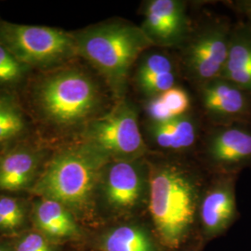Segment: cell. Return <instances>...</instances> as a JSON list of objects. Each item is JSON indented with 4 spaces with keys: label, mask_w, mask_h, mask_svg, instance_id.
<instances>
[{
    "label": "cell",
    "mask_w": 251,
    "mask_h": 251,
    "mask_svg": "<svg viewBox=\"0 0 251 251\" xmlns=\"http://www.w3.org/2000/svg\"><path fill=\"white\" fill-rule=\"evenodd\" d=\"M86 247L93 251H166L142 218L100 226L90 231Z\"/></svg>",
    "instance_id": "obj_10"
},
{
    "label": "cell",
    "mask_w": 251,
    "mask_h": 251,
    "mask_svg": "<svg viewBox=\"0 0 251 251\" xmlns=\"http://www.w3.org/2000/svg\"><path fill=\"white\" fill-rule=\"evenodd\" d=\"M0 43L34 71L63 66L77 56L73 34L45 25L0 20Z\"/></svg>",
    "instance_id": "obj_6"
},
{
    "label": "cell",
    "mask_w": 251,
    "mask_h": 251,
    "mask_svg": "<svg viewBox=\"0 0 251 251\" xmlns=\"http://www.w3.org/2000/svg\"><path fill=\"white\" fill-rule=\"evenodd\" d=\"M144 16L141 29L152 46L176 45L187 32L185 5L181 1H148L144 7Z\"/></svg>",
    "instance_id": "obj_13"
},
{
    "label": "cell",
    "mask_w": 251,
    "mask_h": 251,
    "mask_svg": "<svg viewBox=\"0 0 251 251\" xmlns=\"http://www.w3.org/2000/svg\"><path fill=\"white\" fill-rule=\"evenodd\" d=\"M237 215L233 184L221 179L203 190L198 213V240L209 242L225 233Z\"/></svg>",
    "instance_id": "obj_11"
},
{
    "label": "cell",
    "mask_w": 251,
    "mask_h": 251,
    "mask_svg": "<svg viewBox=\"0 0 251 251\" xmlns=\"http://www.w3.org/2000/svg\"><path fill=\"white\" fill-rule=\"evenodd\" d=\"M149 224L166 251H179L198 239V213L203 184L177 162L149 163Z\"/></svg>",
    "instance_id": "obj_2"
},
{
    "label": "cell",
    "mask_w": 251,
    "mask_h": 251,
    "mask_svg": "<svg viewBox=\"0 0 251 251\" xmlns=\"http://www.w3.org/2000/svg\"><path fill=\"white\" fill-rule=\"evenodd\" d=\"M203 104L213 115L230 117L242 113L246 99L241 90L233 83L225 78H216L205 84Z\"/></svg>",
    "instance_id": "obj_17"
},
{
    "label": "cell",
    "mask_w": 251,
    "mask_h": 251,
    "mask_svg": "<svg viewBox=\"0 0 251 251\" xmlns=\"http://www.w3.org/2000/svg\"><path fill=\"white\" fill-rule=\"evenodd\" d=\"M91 251L89 248H87L86 246H83V247H78V248H72V251Z\"/></svg>",
    "instance_id": "obj_28"
},
{
    "label": "cell",
    "mask_w": 251,
    "mask_h": 251,
    "mask_svg": "<svg viewBox=\"0 0 251 251\" xmlns=\"http://www.w3.org/2000/svg\"><path fill=\"white\" fill-rule=\"evenodd\" d=\"M36 136L35 125L18 94L0 91V152Z\"/></svg>",
    "instance_id": "obj_14"
},
{
    "label": "cell",
    "mask_w": 251,
    "mask_h": 251,
    "mask_svg": "<svg viewBox=\"0 0 251 251\" xmlns=\"http://www.w3.org/2000/svg\"><path fill=\"white\" fill-rule=\"evenodd\" d=\"M9 240L13 251H66L67 249L50 242L32 228Z\"/></svg>",
    "instance_id": "obj_21"
},
{
    "label": "cell",
    "mask_w": 251,
    "mask_h": 251,
    "mask_svg": "<svg viewBox=\"0 0 251 251\" xmlns=\"http://www.w3.org/2000/svg\"><path fill=\"white\" fill-rule=\"evenodd\" d=\"M24 105L34 125L40 129L38 137L52 145L54 136L65 134L96 117L101 94L95 80L77 66L64 64L32 75L22 90Z\"/></svg>",
    "instance_id": "obj_1"
},
{
    "label": "cell",
    "mask_w": 251,
    "mask_h": 251,
    "mask_svg": "<svg viewBox=\"0 0 251 251\" xmlns=\"http://www.w3.org/2000/svg\"><path fill=\"white\" fill-rule=\"evenodd\" d=\"M243 10L246 12V14L251 18V1L244 2L242 4Z\"/></svg>",
    "instance_id": "obj_27"
},
{
    "label": "cell",
    "mask_w": 251,
    "mask_h": 251,
    "mask_svg": "<svg viewBox=\"0 0 251 251\" xmlns=\"http://www.w3.org/2000/svg\"><path fill=\"white\" fill-rule=\"evenodd\" d=\"M146 111L151 121L153 122H160L172 118L160 96L151 98L146 105Z\"/></svg>",
    "instance_id": "obj_25"
},
{
    "label": "cell",
    "mask_w": 251,
    "mask_h": 251,
    "mask_svg": "<svg viewBox=\"0 0 251 251\" xmlns=\"http://www.w3.org/2000/svg\"><path fill=\"white\" fill-rule=\"evenodd\" d=\"M173 63L171 59L162 53H152L146 56L140 64L136 81L138 85L165 73L173 72Z\"/></svg>",
    "instance_id": "obj_22"
},
{
    "label": "cell",
    "mask_w": 251,
    "mask_h": 251,
    "mask_svg": "<svg viewBox=\"0 0 251 251\" xmlns=\"http://www.w3.org/2000/svg\"><path fill=\"white\" fill-rule=\"evenodd\" d=\"M0 251H13L9 239L0 238Z\"/></svg>",
    "instance_id": "obj_26"
},
{
    "label": "cell",
    "mask_w": 251,
    "mask_h": 251,
    "mask_svg": "<svg viewBox=\"0 0 251 251\" xmlns=\"http://www.w3.org/2000/svg\"><path fill=\"white\" fill-rule=\"evenodd\" d=\"M53 148L36 137L0 152V193L29 196Z\"/></svg>",
    "instance_id": "obj_8"
},
{
    "label": "cell",
    "mask_w": 251,
    "mask_h": 251,
    "mask_svg": "<svg viewBox=\"0 0 251 251\" xmlns=\"http://www.w3.org/2000/svg\"><path fill=\"white\" fill-rule=\"evenodd\" d=\"M34 72L0 43V91L18 94Z\"/></svg>",
    "instance_id": "obj_20"
},
{
    "label": "cell",
    "mask_w": 251,
    "mask_h": 251,
    "mask_svg": "<svg viewBox=\"0 0 251 251\" xmlns=\"http://www.w3.org/2000/svg\"><path fill=\"white\" fill-rule=\"evenodd\" d=\"M222 76L240 90L251 91V39L237 37L230 41Z\"/></svg>",
    "instance_id": "obj_19"
},
{
    "label": "cell",
    "mask_w": 251,
    "mask_h": 251,
    "mask_svg": "<svg viewBox=\"0 0 251 251\" xmlns=\"http://www.w3.org/2000/svg\"><path fill=\"white\" fill-rule=\"evenodd\" d=\"M31 228L64 248L86 246L89 231L61 203L49 198L31 197Z\"/></svg>",
    "instance_id": "obj_9"
},
{
    "label": "cell",
    "mask_w": 251,
    "mask_h": 251,
    "mask_svg": "<svg viewBox=\"0 0 251 251\" xmlns=\"http://www.w3.org/2000/svg\"><path fill=\"white\" fill-rule=\"evenodd\" d=\"M31 197L0 193V238L10 239L31 229Z\"/></svg>",
    "instance_id": "obj_18"
},
{
    "label": "cell",
    "mask_w": 251,
    "mask_h": 251,
    "mask_svg": "<svg viewBox=\"0 0 251 251\" xmlns=\"http://www.w3.org/2000/svg\"><path fill=\"white\" fill-rule=\"evenodd\" d=\"M230 40L224 27H209L189 44L185 65L190 75L204 85L222 76L229 53Z\"/></svg>",
    "instance_id": "obj_12"
},
{
    "label": "cell",
    "mask_w": 251,
    "mask_h": 251,
    "mask_svg": "<svg viewBox=\"0 0 251 251\" xmlns=\"http://www.w3.org/2000/svg\"><path fill=\"white\" fill-rule=\"evenodd\" d=\"M207 154L220 167L246 161L251 157V133L235 127L218 131L209 140Z\"/></svg>",
    "instance_id": "obj_15"
},
{
    "label": "cell",
    "mask_w": 251,
    "mask_h": 251,
    "mask_svg": "<svg viewBox=\"0 0 251 251\" xmlns=\"http://www.w3.org/2000/svg\"><path fill=\"white\" fill-rule=\"evenodd\" d=\"M148 197V164L142 159L107 162L100 170L96 190L100 226L142 218L147 212Z\"/></svg>",
    "instance_id": "obj_5"
},
{
    "label": "cell",
    "mask_w": 251,
    "mask_h": 251,
    "mask_svg": "<svg viewBox=\"0 0 251 251\" xmlns=\"http://www.w3.org/2000/svg\"><path fill=\"white\" fill-rule=\"evenodd\" d=\"M179 251H199V249L195 247V246H188V247H186L183 250Z\"/></svg>",
    "instance_id": "obj_29"
},
{
    "label": "cell",
    "mask_w": 251,
    "mask_h": 251,
    "mask_svg": "<svg viewBox=\"0 0 251 251\" xmlns=\"http://www.w3.org/2000/svg\"><path fill=\"white\" fill-rule=\"evenodd\" d=\"M159 96L172 118L186 115L190 108V98L185 90L174 86Z\"/></svg>",
    "instance_id": "obj_23"
},
{
    "label": "cell",
    "mask_w": 251,
    "mask_h": 251,
    "mask_svg": "<svg viewBox=\"0 0 251 251\" xmlns=\"http://www.w3.org/2000/svg\"><path fill=\"white\" fill-rule=\"evenodd\" d=\"M149 133L154 144L163 149L182 151L195 144L198 128L195 121L184 115L160 122L151 121Z\"/></svg>",
    "instance_id": "obj_16"
},
{
    "label": "cell",
    "mask_w": 251,
    "mask_h": 251,
    "mask_svg": "<svg viewBox=\"0 0 251 251\" xmlns=\"http://www.w3.org/2000/svg\"><path fill=\"white\" fill-rule=\"evenodd\" d=\"M77 56L101 75L111 90L120 97L129 70L137 58L152 44L141 27L112 22L73 33Z\"/></svg>",
    "instance_id": "obj_4"
},
{
    "label": "cell",
    "mask_w": 251,
    "mask_h": 251,
    "mask_svg": "<svg viewBox=\"0 0 251 251\" xmlns=\"http://www.w3.org/2000/svg\"><path fill=\"white\" fill-rule=\"evenodd\" d=\"M176 81L175 73H165L153 76L152 78L138 85L141 90L148 97H156L161 95L167 90H171L174 87Z\"/></svg>",
    "instance_id": "obj_24"
},
{
    "label": "cell",
    "mask_w": 251,
    "mask_h": 251,
    "mask_svg": "<svg viewBox=\"0 0 251 251\" xmlns=\"http://www.w3.org/2000/svg\"><path fill=\"white\" fill-rule=\"evenodd\" d=\"M81 142L90 145L108 161L139 160L147 151L137 111L126 100L119 101L109 112L85 126Z\"/></svg>",
    "instance_id": "obj_7"
},
{
    "label": "cell",
    "mask_w": 251,
    "mask_h": 251,
    "mask_svg": "<svg viewBox=\"0 0 251 251\" xmlns=\"http://www.w3.org/2000/svg\"><path fill=\"white\" fill-rule=\"evenodd\" d=\"M107 159L80 142L56 146L30 197L52 199L67 207L89 231L99 227L96 190Z\"/></svg>",
    "instance_id": "obj_3"
}]
</instances>
